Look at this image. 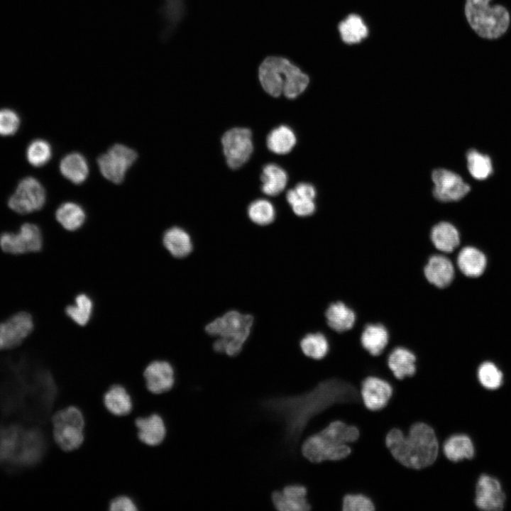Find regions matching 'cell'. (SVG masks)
<instances>
[{"mask_svg":"<svg viewBox=\"0 0 511 511\" xmlns=\"http://www.w3.org/2000/svg\"><path fill=\"white\" fill-rule=\"evenodd\" d=\"M0 369L1 415L27 424L44 422L57 396V387L49 371L34 366L25 356L0 360Z\"/></svg>","mask_w":511,"mask_h":511,"instance_id":"6da1fadb","label":"cell"},{"mask_svg":"<svg viewBox=\"0 0 511 511\" xmlns=\"http://www.w3.org/2000/svg\"><path fill=\"white\" fill-rule=\"evenodd\" d=\"M347 402H361L359 389L343 379L329 378L302 394L265 399L261 407L282 423L285 441L294 447L313 418Z\"/></svg>","mask_w":511,"mask_h":511,"instance_id":"7a4b0ae2","label":"cell"},{"mask_svg":"<svg viewBox=\"0 0 511 511\" xmlns=\"http://www.w3.org/2000/svg\"><path fill=\"white\" fill-rule=\"evenodd\" d=\"M47 450L43 432L21 422L0 424V467L17 471L37 466Z\"/></svg>","mask_w":511,"mask_h":511,"instance_id":"3957f363","label":"cell"},{"mask_svg":"<svg viewBox=\"0 0 511 511\" xmlns=\"http://www.w3.org/2000/svg\"><path fill=\"white\" fill-rule=\"evenodd\" d=\"M385 444L392 457L401 465L422 469L432 465L440 453V443L434 429L428 424L417 422L406 432L391 429Z\"/></svg>","mask_w":511,"mask_h":511,"instance_id":"277c9868","label":"cell"},{"mask_svg":"<svg viewBox=\"0 0 511 511\" xmlns=\"http://www.w3.org/2000/svg\"><path fill=\"white\" fill-rule=\"evenodd\" d=\"M358 436L359 430L356 426L339 419L332 420L304 441L302 454L312 463L340 461L350 455L351 444Z\"/></svg>","mask_w":511,"mask_h":511,"instance_id":"5b68a950","label":"cell"},{"mask_svg":"<svg viewBox=\"0 0 511 511\" xmlns=\"http://www.w3.org/2000/svg\"><path fill=\"white\" fill-rule=\"evenodd\" d=\"M259 83L268 95L294 99L308 87L310 78L297 65L282 56H269L260 65Z\"/></svg>","mask_w":511,"mask_h":511,"instance_id":"8992f818","label":"cell"},{"mask_svg":"<svg viewBox=\"0 0 511 511\" xmlns=\"http://www.w3.org/2000/svg\"><path fill=\"white\" fill-rule=\"evenodd\" d=\"M253 322L251 315L231 310L209 323L205 331L211 336H219L213 344L215 352L236 356L241 351Z\"/></svg>","mask_w":511,"mask_h":511,"instance_id":"52a82bcc","label":"cell"},{"mask_svg":"<svg viewBox=\"0 0 511 511\" xmlns=\"http://www.w3.org/2000/svg\"><path fill=\"white\" fill-rule=\"evenodd\" d=\"M490 0H466L465 13L475 32L485 38H496L502 35L510 23V16L505 7H490Z\"/></svg>","mask_w":511,"mask_h":511,"instance_id":"ba28073f","label":"cell"},{"mask_svg":"<svg viewBox=\"0 0 511 511\" xmlns=\"http://www.w3.org/2000/svg\"><path fill=\"white\" fill-rule=\"evenodd\" d=\"M52 422L54 439L62 450L73 451L82 445L84 419L78 408L70 406L59 410Z\"/></svg>","mask_w":511,"mask_h":511,"instance_id":"9c48e42d","label":"cell"},{"mask_svg":"<svg viewBox=\"0 0 511 511\" xmlns=\"http://www.w3.org/2000/svg\"><path fill=\"white\" fill-rule=\"evenodd\" d=\"M44 246L43 236L35 224L26 222L16 231L0 233V248L4 253L23 255L40 252Z\"/></svg>","mask_w":511,"mask_h":511,"instance_id":"30bf717a","label":"cell"},{"mask_svg":"<svg viewBox=\"0 0 511 511\" xmlns=\"http://www.w3.org/2000/svg\"><path fill=\"white\" fill-rule=\"evenodd\" d=\"M136 158L137 153L134 150L123 144H115L98 158L97 163L100 172L106 180L119 184Z\"/></svg>","mask_w":511,"mask_h":511,"instance_id":"8fae6325","label":"cell"},{"mask_svg":"<svg viewBox=\"0 0 511 511\" xmlns=\"http://www.w3.org/2000/svg\"><path fill=\"white\" fill-rule=\"evenodd\" d=\"M35 328L33 315L20 311L0 322V351H9L21 346Z\"/></svg>","mask_w":511,"mask_h":511,"instance_id":"7c38bea8","label":"cell"},{"mask_svg":"<svg viewBox=\"0 0 511 511\" xmlns=\"http://www.w3.org/2000/svg\"><path fill=\"white\" fill-rule=\"evenodd\" d=\"M45 202V191L40 182L26 177L18 183L8 200L9 207L19 214H27L42 209Z\"/></svg>","mask_w":511,"mask_h":511,"instance_id":"4fadbf2b","label":"cell"},{"mask_svg":"<svg viewBox=\"0 0 511 511\" xmlns=\"http://www.w3.org/2000/svg\"><path fill=\"white\" fill-rule=\"evenodd\" d=\"M221 143L227 165L231 169L242 166L253 150L251 131L246 128L227 131L222 136Z\"/></svg>","mask_w":511,"mask_h":511,"instance_id":"5bb4252c","label":"cell"},{"mask_svg":"<svg viewBox=\"0 0 511 511\" xmlns=\"http://www.w3.org/2000/svg\"><path fill=\"white\" fill-rule=\"evenodd\" d=\"M432 178L434 182L433 194L441 202L458 201L471 189L460 175L449 170H434Z\"/></svg>","mask_w":511,"mask_h":511,"instance_id":"9a60e30c","label":"cell"},{"mask_svg":"<svg viewBox=\"0 0 511 511\" xmlns=\"http://www.w3.org/2000/svg\"><path fill=\"white\" fill-rule=\"evenodd\" d=\"M359 392L361 402L368 410L378 411L387 406L393 388L388 380L375 375L366 377L361 383Z\"/></svg>","mask_w":511,"mask_h":511,"instance_id":"2e32d148","label":"cell"},{"mask_svg":"<svg viewBox=\"0 0 511 511\" xmlns=\"http://www.w3.org/2000/svg\"><path fill=\"white\" fill-rule=\"evenodd\" d=\"M505 495L500 482L488 475H481L476 486L475 504L485 511H500L503 509Z\"/></svg>","mask_w":511,"mask_h":511,"instance_id":"e0dca14e","label":"cell"},{"mask_svg":"<svg viewBox=\"0 0 511 511\" xmlns=\"http://www.w3.org/2000/svg\"><path fill=\"white\" fill-rule=\"evenodd\" d=\"M307 493L306 486L291 484L281 491H274L271 500L275 509L280 511H308L312 509V505L308 501Z\"/></svg>","mask_w":511,"mask_h":511,"instance_id":"ac0fdd59","label":"cell"},{"mask_svg":"<svg viewBox=\"0 0 511 511\" xmlns=\"http://www.w3.org/2000/svg\"><path fill=\"white\" fill-rule=\"evenodd\" d=\"M143 376L148 390L160 394L170 390L175 383L172 365L165 361H154L145 368Z\"/></svg>","mask_w":511,"mask_h":511,"instance_id":"d6986e66","label":"cell"},{"mask_svg":"<svg viewBox=\"0 0 511 511\" xmlns=\"http://www.w3.org/2000/svg\"><path fill=\"white\" fill-rule=\"evenodd\" d=\"M440 454L449 461L457 463L471 459L475 454V448L468 436L454 434L447 436L440 444Z\"/></svg>","mask_w":511,"mask_h":511,"instance_id":"ffe728a7","label":"cell"},{"mask_svg":"<svg viewBox=\"0 0 511 511\" xmlns=\"http://www.w3.org/2000/svg\"><path fill=\"white\" fill-rule=\"evenodd\" d=\"M417 358L409 349L397 347L389 354L388 368L395 379L401 380L412 377L417 372Z\"/></svg>","mask_w":511,"mask_h":511,"instance_id":"44dd1931","label":"cell"},{"mask_svg":"<svg viewBox=\"0 0 511 511\" xmlns=\"http://www.w3.org/2000/svg\"><path fill=\"white\" fill-rule=\"evenodd\" d=\"M424 275L430 283L443 288L450 285L454 279V265L446 257L435 255L429 259Z\"/></svg>","mask_w":511,"mask_h":511,"instance_id":"7402d4cb","label":"cell"},{"mask_svg":"<svg viewBox=\"0 0 511 511\" xmlns=\"http://www.w3.org/2000/svg\"><path fill=\"white\" fill-rule=\"evenodd\" d=\"M139 439L148 446H157L164 439L166 429L161 417L152 414L148 417L136 419Z\"/></svg>","mask_w":511,"mask_h":511,"instance_id":"603a6c76","label":"cell"},{"mask_svg":"<svg viewBox=\"0 0 511 511\" xmlns=\"http://www.w3.org/2000/svg\"><path fill=\"white\" fill-rule=\"evenodd\" d=\"M163 243L172 256L178 258L187 256L193 249L189 234L179 226H172L164 232Z\"/></svg>","mask_w":511,"mask_h":511,"instance_id":"cb8c5ba5","label":"cell"},{"mask_svg":"<svg viewBox=\"0 0 511 511\" xmlns=\"http://www.w3.org/2000/svg\"><path fill=\"white\" fill-rule=\"evenodd\" d=\"M457 265L466 276L477 278L485 271L487 259L484 253L478 248L467 246L462 248L458 253Z\"/></svg>","mask_w":511,"mask_h":511,"instance_id":"d4e9b609","label":"cell"},{"mask_svg":"<svg viewBox=\"0 0 511 511\" xmlns=\"http://www.w3.org/2000/svg\"><path fill=\"white\" fill-rule=\"evenodd\" d=\"M60 171L68 180L79 185L85 181L89 175L86 158L79 153L66 155L60 163Z\"/></svg>","mask_w":511,"mask_h":511,"instance_id":"484cf974","label":"cell"},{"mask_svg":"<svg viewBox=\"0 0 511 511\" xmlns=\"http://www.w3.org/2000/svg\"><path fill=\"white\" fill-rule=\"evenodd\" d=\"M431 238L437 249L446 253L453 251L460 242L456 228L446 221L440 222L432 228Z\"/></svg>","mask_w":511,"mask_h":511,"instance_id":"4316f807","label":"cell"},{"mask_svg":"<svg viewBox=\"0 0 511 511\" xmlns=\"http://www.w3.org/2000/svg\"><path fill=\"white\" fill-rule=\"evenodd\" d=\"M57 221L67 231L79 229L84 223L86 214L78 204L67 202L62 204L55 211Z\"/></svg>","mask_w":511,"mask_h":511,"instance_id":"83f0119b","label":"cell"},{"mask_svg":"<svg viewBox=\"0 0 511 511\" xmlns=\"http://www.w3.org/2000/svg\"><path fill=\"white\" fill-rule=\"evenodd\" d=\"M104 403L106 408L113 414L124 416L132 410L131 396L121 385L111 386L104 395Z\"/></svg>","mask_w":511,"mask_h":511,"instance_id":"f1b7e54d","label":"cell"},{"mask_svg":"<svg viewBox=\"0 0 511 511\" xmlns=\"http://www.w3.org/2000/svg\"><path fill=\"white\" fill-rule=\"evenodd\" d=\"M262 191L267 195L275 196L285 189L287 182V175L280 166L267 164L263 168L260 177Z\"/></svg>","mask_w":511,"mask_h":511,"instance_id":"f546056e","label":"cell"},{"mask_svg":"<svg viewBox=\"0 0 511 511\" xmlns=\"http://www.w3.org/2000/svg\"><path fill=\"white\" fill-rule=\"evenodd\" d=\"M361 341L363 347L372 356L380 355L388 342V334L381 324H369L363 331Z\"/></svg>","mask_w":511,"mask_h":511,"instance_id":"4dcf8cb0","label":"cell"},{"mask_svg":"<svg viewBox=\"0 0 511 511\" xmlns=\"http://www.w3.org/2000/svg\"><path fill=\"white\" fill-rule=\"evenodd\" d=\"M325 314L328 325L338 332L351 329L356 320L352 309L341 302L331 304Z\"/></svg>","mask_w":511,"mask_h":511,"instance_id":"1f68e13d","label":"cell"},{"mask_svg":"<svg viewBox=\"0 0 511 511\" xmlns=\"http://www.w3.org/2000/svg\"><path fill=\"white\" fill-rule=\"evenodd\" d=\"M296 143L293 131L285 125L273 129L267 137L268 149L276 154L288 153Z\"/></svg>","mask_w":511,"mask_h":511,"instance_id":"d6a6232c","label":"cell"},{"mask_svg":"<svg viewBox=\"0 0 511 511\" xmlns=\"http://www.w3.org/2000/svg\"><path fill=\"white\" fill-rule=\"evenodd\" d=\"M94 309L92 298L85 293L77 295L73 304L65 308L66 315L79 326H85L91 319Z\"/></svg>","mask_w":511,"mask_h":511,"instance_id":"836d02e7","label":"cell"},{"mask_svg":"<svg viewBox=\"0 0 511 511\" xmlns=\"http://www.w3.org/2000/svg\"><path fill=\"white\" fill-rule=\"evenodd\" d=\"M338 28L342 40L348 44L358 43L368 35L367 27L361 18L354 14L341 21Z\"/></svg>","mask_w":511,"mask_h":511,"instance_id":"e575fe53","label":"cell"},{"mask_svg":"<svg viewBox=\"0 0 511 511\" xmlns=\"http://www.w3.org/2000/svg\"><path fill=\"white\" fill-rule=\"evenodd\" d=\"M302 353L307 357L320 360L329 352V345L325 336L321 333L308 334L300 341Z\"/></svg>","mask_w":511,"mask_h":511,"instance_id":"d590c367","label":"cell"},{"mask_svg":"<svg viewBox=\"0 0 511 511\" xmlns=\"http://www.w3.org/2000/svg\"><path fill=\"white\" fill-rule=\"evenodd\" d=\"M466 159L468 171L475 179L485 180L492 173V162L487 155L476 150H470L467 153Z\"/></svg>","mask_w":511,"mask_h":511,"instance_id":"8d00e7d4","label":"cell"},{"mask_svg":"<svg viewBox=\"0 0 511 511\" xmlns=\"http://www.w3.org/2000/svg\"><path fill=\"white\" fill-rule=\"evenodd\" d=\"M250 219L258 225H268L273 221L275 211L273 205L266 199H257L250 204L248 208Z\"/></svg>","mask_w":511,"mask_h":511,"instance_id":"74e56055","label":"cell"},{"mask_svg":"<svg viewBox=\"0 0 511 511\" xmlns=\"http://www.w3.org/2000/svg\"><path fill=\"white\" fill-rule=\"evenodd\" d=\"M26 157L29 163L33 166H43L50 160L52 148L50 143L45 140H34L28 146Z\"/></svg>","mask_w":511,"mask_h":511,"instance_id":"f35d334b","label":"cell"},{"mask_svg":"<svg viewBox=\"0 0 511 511\" xmlns=\"http://www.w3.org/2000/svg\"><path fill=\"white\" fill-rule=\"evenodd\" d=\"M477 376L480 383L489 390L498 388L503 381L502 373L493 363L489 361L479 366Z\"/></svg>","mask_w":511,"mask_h":511,"instance_id":"ab89813d","label":"cell"},{"mask_svg":"<svg viewBox=\"0 0 511 511\" xmlns=\"http://www.w3.org/2000/svg\"><path fill=\"white\" fill-rule=\"evenodd\" d=\"M342 511H375L372 499L361 493H349L344 495L341 502Z\"/></svg>","mask_w":511,"mask_h":511,"instance_id":"60d3db41","label":"cell"},{"mask_svg":"<svg viewBox=\"0 0 511 511\" xmlns=\"http://www.w3.org/2000/svg\"><path fill=\"white\" fill-rule=\"evenodd\" d=\"M286 199L297 216H310L315 211L316 207L314 200L299 197L294 189L287 191Z\"/></svg>","mask_w":511,"mask_h":511,"instance_id":"b9f144b4","label":"cell"},{"mask_svg":"<svg viewBox=\"0 0 511 511\" xmlns=\"http://www.w3.org/2000/svg\"><path fill=\"white\" fill-rule=\"evenodd\" d=\"M20 126L18 115L9 109H0V136H9L14 134Z\"/></svg>","mask_w":511,"mask_h":511,"instance_id":"7bdbcfd3","label":"cell"},{"mask_svg":"<svg viewBox=\"0 0 511 511\" xmlns=\"http://www.w3.org/2000/svg\"><path fill=\"white\" fill-rule=\"evenodd\" d=\"M109 505L111 511H134L137 510L133 501L125 495L115 498L111 501Z\"/></svg>","mask_w":511,"mask_h":511,"instance_id":"ee69618b","label":"cell"},{"mask_svg":"<svg viewBox=\"0 0 511 511\" xmlns=\"http://www.w3.org/2000/svg\"><path fill=\"white\" fill-rule=\"evenodd\" d=\"M297 195L300 197L313 199L316 197V189L313 185L309 183L300 182L294 188Z\"/></svg>","mask_w":511,"mask_h":511,"instance_id":"f6af8a7d","label":"cell"}]
</instances>
